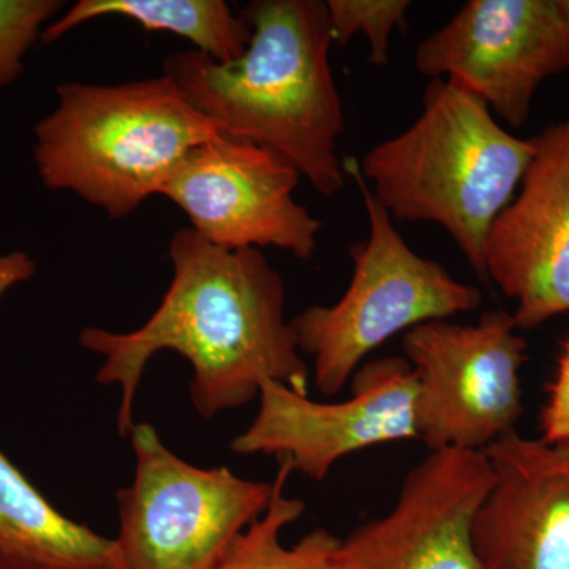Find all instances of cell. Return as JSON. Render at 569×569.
I'll return each instance as SVG.
<instances>
[{
    "mask_svg": "<svg viewBox=\"0 0 569 569\" xmlns=\"http://www.w3.org/2000/svg\"><path fill=\"white\" fill-rule=\"evenodd\" d=\"M168 254L173 279L146 323L129 332L99 326L80 332L81 347L103 358L97 383L121 388L119 436L129 438L137 425L134 397L160 351L192 366L190 397L204 419L258 399L266 381L309 396V367L284 317L282 276L263 250L220 249L181 228Z\"/></svg>",
    "mask_w": 569,
    "mask_h": 569,
    "instance_id": "cell-1",
    "label": "cell"
},
{
    "mask_svg": "<svg viewBox=\"0 0 569 569\" xmlns=\"http://www.w3.org/2000/svg\"><path fill=\"white\" fill-rule=\"evenodd\" d=\"M241 17L252 39L238 61L176 52L163 61L164 77L220 132L271 149L335 197L346 187L337 152L346 116L329 63L326 2L254 0Z\"/></svg>",
    "mask_w": 569,
    "mask_h": 569,
    "instance_id": "cell-2",
    "label": "cell"
},
{
    "mask_svg": "<svg viewBox=\"0 0 569 569\" xmlns=\"http://www.w3.org/2000/svg\"><path fill=\"white\" fill-rule=\"evenodd\" d=\"M535 144L451 80L427 84L413 126L370 149L362 178L391 219L440 224L482 280L492 224L511 203Z\"/></svg>",
    "mask_w": 569,
    "mask_h": 569,
    "instance_id": "cell-3",
    "label": "cell"
},
{
    "mask_svg": "<svg viewBox=\"0 0 569 569\" xmlns=\"http://www.w3.org/2000/svg\"><path fill=\"white\" fill-rule=\"evenodd\" d=\"M220 132L162 77L56 86V107L33 127L41 183L123 219L162 194L187 153Z\"/></svg>",
    "mask_w": 569,
    "mask_h": 569,
    "instance_id": "cell-4",
    "label": "cell"
},
{
    "mask_svg": "<svg viewBox=\"0 0 569 569\" xmlns=\"http://www.w3.org/2000/svg\"><path fill=\"white\" fill-rule=\"evenodd\" d=\"M369 234L350 247L353 274L332 306H313L291 320L299 350L313 359V381L323 396L339 395L362 361L399 332L427 321L473 312L482 293L459 282L430 258L413 252L397 233L359 168Z\"/></svg>",
    "mask_w": 569,
    "mask_h": 569,
    "instance_id": "cell-5",
    "label": "cell"
},
{
    "mask_svg": "<svg viewBox=\"0 0 569 569\" xmlns=\"http://www.w3.org/2000/svg\"><path fill=\"white\" fill-rule=\"evenodd\" d=\"M129 438L133 481L116 496L119 569H217L236 538L268 509L274 482L193 466L148 422H137Z\"/></svg>",
    "mask_w": 569,
    "mask_h": 569,
    "instance_id": "cell-6",
    "label": "cell"
},
{
    "mask_svg": "<svg viewBox=\"0 0 569 569\" xmlns=\"http://www.w3.org/2000/svg\"><path fill=\"white\" fill-rule=\"evenodd\" d=\"M402 346L418 380V440L429 451H486L516 430L527 342L512 313L488 312L475 325L427 321Z\"/></svg>",
    "mask_w": 569,
    "mask_h": 569,
    "instance_id": "cell-7",
    "label": "cell"
},
{
    "mask_svg": "<svg viewBox=\"0 0 569 569\" xmlns=\"http://www.w3.org/2000/svg\"><path fill=\"white\" fill-rule=\"evenodd\" d=\"M415 67L520 129L539 86L569 69V0H470L418 44Z\"/></svg>",
    "mask_w": 569,
    "mask_h": 569,
    "instance_id": "cell-8",
    "label": "cell"
},
{
    "mask_svg": "<svg viewBox=\"0 0 569 569\" xmlns=\"http://www.w3.org/2000/svg\"><path fill=\"white\" fill-rule=\"evenodd\" d=\"M350 383L348 399L316 402L279 381H266L257 417L231 440V451L276 456L293 471L323 481L340 459L353 452L418 440V380L406 358L362 362Z\"/></svg>",
    "mask_w": 569,
    "mask_h": 569,
    "instance_id": "cell-9",
    "label": "cell"
},
{
    "mask_svg": "<svg viewBox=\"0 0 569 569\" xmlns=\"http://www.w3.org/2000/svg\"><path fill=\"white\" fill-rule=\"evenodd\" d=\"M301 178L271 149L220 133L187 153L162 194L209 244L276 247L309 261L323 224L295 200Z\"/></svg>",
    "mask_w": 569,
    "mask_h": 569,
    "instance_id": "cell-10",
    "label": "cell"
},
{
    "mask_svg": "<svg viewBox=\"0 0 569 569\" xmlns=\"http://www.w3.org/2000/svg\"><path fill=\"white\" fill-rule=\"evenodd\" d=\"M492 482L486 451H430L408 471L388 515L340 539L337 569H490L473 530Z\"/></svg>",
    "mask_w": 569,
    "mask_h": 569,
    "instance_id": "cell-11",
    "label": "cell"
},
{
    "mask_svg": "<svg viewBox=\"0 0 569 569\" xmlns=\"http://www.w3.org/2000/svg\"><path fill=\"white\" fill-rule=\"evenodd\" d=\"M533 144L518 197L486 244V276L516 302L518 329L569 313V116Z\"/></svg>",
    "mask_w": 569,
    "mask_h": 569,
    "instance_id": "cell-12",
    "label": "cell"
},
{
    "mask_svg": "<svg viewBox=\"0 0 569 569\" xmlns=\"http://www.w3.org/2000/svg\"><path fill=\"white\" fill-rule=\"evenodd\" d=\"M492 488L475 520L490 569H569V447L520 436L486 449Z\"/></svg>",
    "mask_w": 569,
    "mask_h": 569,
    "instance_id": "cell-13",
    "label": "cell"
},
{
    "mask_svg": "<svg viewBox=\"0 0 569 569\" xmlns=\"http://www.w3.org/2000/svg\"><path fill=\"white\" fill-rule=\"evenodd\" d=\"M0 569H119L114 539L58 511L0 451Z\"/></svg>",
    "mask_w": 569,
    "mask_h": 569,
    "instance_id": "cell-14",
    "label": "cell"
},
{
    "mask_svg": "<svg viewBox=\"0 0 569 569\" xmlns=\"http://www.w3.org/2000/svg\"><path fill=\"white\" fill-rule=\"evenodd\" d=\"M108 17L173 33L220 63L238 61L252 39L241 14L223 0H80L44 28L40 43H54L81 24Z\"/></svg>",
    "mask_w": 569,
    "mask_h": 569,
    "instance_id": "cell-15",
    "label": "cell"
},
{
    "mask_svg": "<svg viewBox=\"0 0 569 569\" xmlns=\"http://www.w3.org/2000/svg\"><path fill=\"white\" fill-rule=\"evenodd\" d=\"M293 468L280 460L271 503L252 526L239 535L217 569H337L340 539L323 529L306 535L293 548L282 545V531L306 511V503L284 493Z\"/></svg>",
    "mask_w": 569,
    "mask_h": 569,
    "instance_id": "cell-16",
    "label": "cell"
},
{
    "mask_svg": "<svg viewBox=\"0 0 569 569\" xmlns=\"http://www.w3.org/2000/svg\"><path fill=\"white\" fill-rule=\"evenodd\" d=\"M408 0H328L329 29L332 41L347 44L362 33L370 44V61L385 66L389 61V40L397 28L406 24Z\"/></svg>",
    "mask_w": 569,
    "mask_h": 569,
    "instance_id": "cell-17",
    "label": "cell"
},
{
    "mask_svg": "<svg viewBox=\"0 0 569 569\" xmlns=\"http://www.w3.org/2000/svg\"><path fill=\"white\" fill-rule=\"evenodd\" d=\"M66 3L61 0H0V89L24 73V59Z\"/></svg>",
    "mask_w": 569,
    "mask_h": 569,
    "instance_id": "cell-18",
    "label": "cell"
},
{
    "mask_svg": "<svg viewBox=\"0 0 569 569\" xmlns=\"http://www.w3.org/2000/svg\"><path fill=\"white\" fill-rule=\"evenodd\" d=\"M541 432L546 443L569 447V339L561 348L556 376L549 385L541 411Z\"/></svg>",
    "mask_w": 569,
    "mask_h": 569,
    "instance_id": "cell-19",
    "label": "cell"
},
{
    "mask_svg": "<svg viewBox=\"0 0 569 569\" xmlns=\"http://www.w3.org/2000/svg\"><path fill=\"white\" fill-rule=\"evenodd\" d=\"M37 261L31 254L22 250H13L9 253H0V301L17 287L37 276Z\"/></svg>",
    "mask_w": 569,
    "mask_h": 569,
    "instance_id": "cell-20",
    "label": "cell"
}]
</instances>
